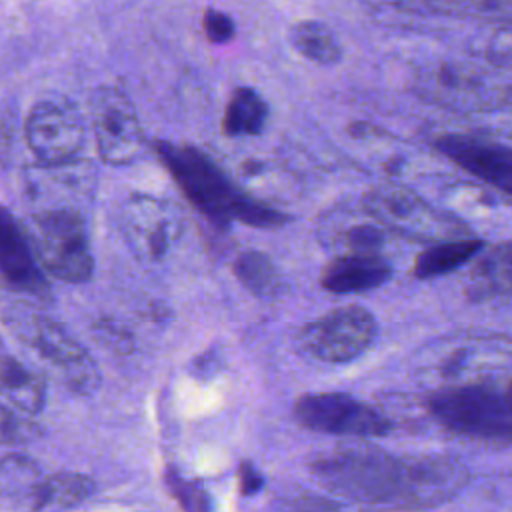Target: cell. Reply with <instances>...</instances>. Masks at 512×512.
Wrapping results in <instances>:
<instances>
[{"label": "cell", "mask_w": 512, "mask_h": 512, "mask_svg": "<svg viewBox=\"0 0 512 512\" xmlns=\"http://www.w3.org/2000/svg\"><path fill=\"white\" fill-rule=\"evenodd\" d=\"M330 490L364 504L422 510L454 498L468 480L466 468L442 456H396L378 448H352L312 464Z\"/></svg>", "instance_id": "1"}, {"label": "cell", "mask_w": 512, "mask_h": 512, "mask_svg": "<svg viewBox=\"0 0 512 512\" xmlns=\"http://www.w3.org/2000/svg\"><path fill=\"white\" fill-rule=\"evenodd\" d=\"M156 152L186 198L210 220L272 228L288 220L286 214L244 194L204 152L192 146L156 142Z\"/></svg>", "instance_id": "2"}, {"label": "cell", "mask_w": 512, "mask_h": 512, "mask_svg": "<svg viewBox=\"0 0 512 512\" xmlns=\"http://www.w3.org/2000/svg\"><path fill=\"white\" fill-rule=\"evenodd\" d=\"M430 414L448 430L482 438L512 440V404L488 384H454L428 398Z\"/></svg>", "instance_id": "3"}, {"label": "cell", "mask_w": 512, "mask_h": 512, "mask_svg": "<svg viewBox=\"0 0 512 512\" xmlns=\"http://www.w3.org/2000/svg\"><path fill=\"white\" fill-rule=\"evenodd\" d=\"M36 260L54 278L68 284H82L94 272V258L78 210H40L34 214Z\"/></svg>", "instance_id": "4"}, {"label": "cell", "mask_w": 512, "mask_h": 512, "mask_svg": "<svg viewBox=\"0 0 512 512\" xmlns=\"http://www.w3.org/2000/svg\"><path fill=\"white\" fill-rule=\"evenodd\" d=\"M364 206L370 216L394 232L414 240H458L468 228L454 216L430 206L410 190L388 186L370 190L364 196Z\"/></svg>", "instance_id": "5"}, {"label": "cell", "mask_w": 512, "mask_h": 512, "mask_svg": "<svg viewBox=\"0 0 512 512\" xmlns=\"http://www.w3.org/2000/svg\"><path fill=\"white\" fill-rule=\"evenodd\" d=\"M376 338V318L362 306H342L298 332V344L312 358L342 364L358 358Z\"/></svg>", "instance_id": "6"}, {"label": "cell", "mask_w": 512, "mask_h": 512, "mask_svg": "<svg viewBox=\"0 0 512 512\" xmlns=\"http://www.w3.org/2000/svg\"><path fill=\"white\" fill-rule=\"evenodd\" d=\"M94 138L100 158L112 166H126L142 150V128L132 100L118 86L102 84L90 98Z\"/></svg>", "instance_id": "7"}, {"label": "cell", "mask_w": 512, "mask_h": 512, "mask_svg": "<svg viewBox=\"0 0 512 512\" xmlns=\"http://www.w3.org/2000/svg\"><path fill=\"white\" fill-rule=\"evenodd\" d=\"M294 418L310 430L340 436H384L390 422L370 404L342 392L304 394L294 402Z\"/></svg>", "instance_id": "8"}, {"label": "cell", "mask_w": 512, "mask_h": 512, "mask_svg": "<svg viewBox=\"0 0 512 512\" xmlns=\"http://www.w3.org/2000/svg\"><path fill=\"white\" fill-rule=\"evenodd\" d=\"M26 144L40 164H62L78 158L84 146V124L66 102L42 100L32 106L24 124Z\"/></svg>", "instance_id": "9"}, {"label": "cell", "mask_w": 512, "mask_h": 512, "mask_svg": "<svg viewBox=\"0 0 512 512\" xmlns=\"http://www.w3.org/2000/svg\"><path fill=\"white\" fill-rule=\"evenodd\" d=\"M40 358L76 394H90L100 384V372L90 352L58 322L38 318L30 336Z\"/></svg>", "instance_id": "10"}, {"label": "cell", "mask_w": 512, "mask_h": 512, "mask_svg": "<svg viewBox=\"0 0 512 512\" xmlns=\"http://www.w3.org/2000/svg\"><path fill=\"white\" fill-rule=\"evenodd\" d=\"M122 228L136 254L158 260L176 238L178 220L162 200L150 194H130L122 206Z\"/></svg>", "instance_id": "11"}, {"label": "cell", "mask_w": 512, "mask_h": 512, "mask_svg": "<svg viewBox=\"0 0 512 512\" xmlns=\"http://www.w3.org/2000/svg\"><path fill=\"white\" fill-rule=\"evenodd\" d=\"M434 146L468 174L512 194V146L470 134H444L436 138Z\"/></svg>", "instance_id": "12"}, {"label": "cell", "mask_w": 512, "mask_h": 512, "mask_svg": "<svg viewBox=\"0 0 512 512\" xmlns=\"http://www.w3.org/2000/svg\"><path fill=\"white\" fill-rule=\"evenodd\" d=\"M0 276L14 290L40 298L48 296V284L34 256L28 232L4 206H0Z\"/></svg>", "instance_id": "13"}, {"label": "cell", "mask_w": 512, "mask_h": 512, "mask_svg": "<svg viewBox=\"0 0 512 512\" xmlns=\"http://www.w3.org/2000/svg\"><path fill=\"white\" fill-rule=\"evenodd\" d=\"M92 188L94 170L84 158L62 164H40L30 176V190L50 202L44 210H76L70 202L90 196Z\"/></svg>", "instance_id": "14"}, {"label": "cell", "mask_w": 512, "mask_h": 512, "mask_svg": "<svg viewBox=\"0 0 512 512\" xmlns=\"http://www.w3.org/2000/svg\"><path fill=\"white\" fill-rule=\"evenodd\" d=\"M392 274V268L380 258V254H344L326 264L322 272V286L328 292L348 294L366 292L382 286Z\"/></svg>", "instance_id": "15"}, {"label": "cell", "mask_w": 512, "mask_h": 512, "mask_svg": "<svg viewBox=\"0 0 512 512\" xmlns=\"http://www.w3.org/2000/svg\"><path fill=\"white\" fill-rule=\"evenodd\" d=\"M0 396L24 416H36L46 404V382L20 360L0 356Z\"/></svg>", "instance_id": "16"}, {"label": "cell", "mask_w": 512, "mask_h": 512, "mask_svg": "<svg viewBox=\"0 0 512 512\" xmlns=\"http://www.w3.org/2000/svg\"><path fill=\"white\" fill-rule=\"evenodd\" d=\"M94 494V482L80 472H58L36 484V510H66L82 504Z\"/></svg>", "instance_id": "17"}, {"label": "cell", "mask_w": 512, "mask_h": 512, "mask_svg": "<svg viewBox=\"0 0 512 512\" xmlns=\"http://www.w3.org/2000/svg\"><path fill=\"white\" fill-rule=\"evenodd\" d=\"M472 294L494 296L512 292V240L490 248L472 270Z\"/></svg>", "instance_id": "18"}, {"label": "cell", "mask_w": 512, "mask_h": 512, "mask_svg": "<svg viewBox=\"0 0 512 512\" xmlns=\"http://www.w3.org/2000/svg\"><path fill=\"white\" fill-rule=\"evenodd\" d=\"M482 246V240L476 238L438 242L416 256L414 274L418 278H434L440 274H448L466 264L472 256H476L482 250Z\"/></svg>", "instance_id": "19"}, {"label": "cell", "mask_w": 512, "mask_h": 512, "mask_svg": "<svg viewBox=\"0 0 512 512\" xmlns=\"http://www.w3.org/2000/svg\"><path fill=\"white\" fill-rule=\"evenodd\" d=\"M266 116L268 106L258 92L252 88H236L224 110L222 132L226 136L260 134L266 124Z\"/></svg>", "instance_id": "20"}, {"label": "cell", "mask_w": 512, "mask_h": 512, "mask_svg": "<svg viewBox=\"0 0 512 512\" xmlns=\"http://www.w3.org/2000/svg\"><path fill=\"white\" fill-rule=\"evenodd\" d=\"M234 274L240 284L256 298H274L280 294V272L264 252H242L234 260Z\"/></svg>", "instance_id": "21"}, {"label": "cell", "mask_w": 512, "mask_h": 512, "mask_svg": "<svg viewBox=\"0 0 512 512\" xmlns=\"http://www.w3.org/2000/svg\"><path fill=\"white\" fill-rule=\"evenodd\" d=\"M292 46L312 62L334 64L342 52L332 30L316 20H302L290 28Z\"/></svg>", "instance_id": "22"}, {"label": "cell", "mask_w": 512, "mask_h": 512, "mask_svg": "<svg viewBox=\"0 0 512 512\" xmlns=\"http://www.w3.org/2000/svg\"><path fill=\"white\" fill-rule=\"evenodd\" d=\"M400 8L410 10H428L434 14L448 16H470L492 22H512V0H488V2H418L402 4Z\"/></svg>", "instance_id": "23"}, {"label": "cell", "mask_w": 512, "mask_h": 512, "mask_svg": "<svg viewBox=\"0 0 512 512\" xmlns=\"http://www.w3.org/2000/svg\"><path fill=\"white\" fill-rule=\"evenodd\" d=\"M32 422L0 402V444H22L32 438Z\"/></svg>", "instance_id": "24"}, {"label": "cell", "mask_w": 512, "mask_h": 512, "mask_svg": "<svg viewBox=\"0 0 512 512\" xmlns=\"http://www.w3.org/2000/svg\"><path fill=\"white\" fill-rule=\"evenodd\" d=\"M170 488H172L176 500L180 502V506L186 512H208L210 500H208V496L204 494V490L200 486L174 476L170 480Z\"/></svg>", "instance_id": "25"}, {"label": "cell", "mask_w": 512, "mask_h": 512, "mask_svg": "<svg viewBox=\"0 0 512 512\" xmlns=\"http://www.w3.org/2000/svg\"><path fill=\"white\" fill-rule=\"evenodd\" d=\"M202 28L204 34L210 42L214 44H224L234 36V22L228 14L220 12V10H206L204 18H202Z\"/></svg>", "instance_id": "26"}, {"label": "cell", "mask_w": 512, "mask_h": 512, "mask_svg": "<svg viewBox=\"0 0 512 512\" xmlns=\"http://www.w3.org/2000/svg\"><path fill=\"white\" fill-rule=\"evenodd\" d=\"M262 482H264L262 476L250 464H242V468H240V486H242L244 494L258 492Z\"/></svg>", "instance_id": "27"}, {"label": "cell", "mask_w": 512, "mask_h": 512, "mask_svg": "<svg viewBox=\"0 0 512 512\" xmlns=\"http://www.w3.org/2000/svg\"><path fill=\"white\" fill-rule=\"evenodd\" d=\"M506 398H508L510 404H512V380H510V384L506 386Z\"/></svg>", "instance_id": "28"}]
</instances>
